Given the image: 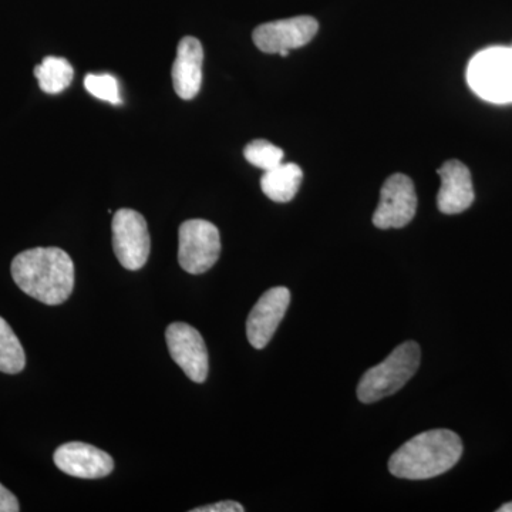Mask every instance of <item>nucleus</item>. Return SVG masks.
Listing matches in <instances>:
<instances>
[{
  "label": "nucleus",
  "instance_id": "4",
  "mask_svg": "<svg viewBox=\"0 0 512 512\" xmlns=\"http://www.w3.org/2000/svg\"><path fill=\"white\" fill-rule=\"evenodd\" d=\"M467 82L471 90L485 101L512 103L511 47H487L478 52L468 64Z\"/></svg>",
  "mask_w": 512,
  "mask_h": 512
},
{
  "label": "nucleus",
  "instance_id": "17",
  "mask_svg": "<svg viewBox=\"0 0 512 512\" xmlns=\"http://www.w3.org/2000/svg\"><path fill=\"white\" fill-rule=\"evenodd\" d=\"M244 156L248 163L269 171L284 163V150L269 143L268 140H255L249 143L244 150Z\"/></svg>",
  "mask_w": 512,
  "mask_h": 512
},
{
  "label": "nucleus",
  "instance_id": "8",
  "mask_svg": "<svg viewBox=\"0 0 512 512\" xmlns=\"http://www.w3.org/2000/svg\"><path fill=\"white\" fill-rule=\"evenodd\" d=\"M168 352L174 362L195 383L207 380L210 362L204 339L197 329L183 322L171 323L165 330Z\"/></svg>",
  "mask_w": 512,
  "mask_h": 512
},
{
  "label": "nucleus",
  "instance_id": "3",
  "mask_svg": "<svg viewBox=\"0 0 512 512\" xmlns=\"http://www.w3.org/2000/svg\"><path fill=\"white\" fill-rule=\"evenodd\" d=\"M421 362L420 346L416 342H404L397 346L380 365L367 370L359 386L357 397L365 404L379 402L384 397L392 396L409 382Z\"/></svg>",
  "mask_w": 512,
  "mask_h": 512
},
{
  "label": "nucleus",
  "instance_id": "10",
  "mask_svg": "<svg viewBox=\"0 0 512 512\" xmlns=\"http://www.w3.org/2000/svg\"><path fill=\"white\" fill-rule=\"evenodd\" d=\"M291 303V292L284 286L269 289L259 298L247 320V336L255 349H264L274 338Z\"/></svg>",
  "mask_w": 512,
  "mask_h": 512
},
{
  "label": "nucleus",
  "instance_id": "13",
  "mask_svg": "<svg viewBox=\"0 0 512 512\" xmlns=\"http://www.w3.org/2000/svg\"><path fill=\"white\" fill-rule=\"evenodd\" d=\"M204 49L200 40L187 36L181 40L173 64L175 93L183 100H191L200 93L202 86Z\"/></svg>",
  "mask_w": 512,
  "mask_h": 512
},
{
  "label": "nucleus",
  "instance_id": "12",
  "mask_svg": "<svg viewBox=\"0 0 512 512\" xmlns=\"http://www.w3.org/2000/svg\"><path fill=\"white\" fill-rule=\"evenodd\" d=\"M441 187L437 205L443 214L454 215L467 211L473 205L474 188L470 170L458 160H450L439 168Z\"/></svg>",
  "mask_w": 512,
  "mask_h": 512
},
{
  "label": "nucleus",
  "instance_id": "9",
  "mask_svg": "<svg viewBox=\"0 0 512 512\" xmlns=\"http://www.w3.org/2000/svg\"><path fill=\"white\" fill-rule=\"evenodd\" d=\"M319 30L318 20L312 16L276 20L264 23L254 30V43L261 52L279 55L308 45Z\"/></svg>",
  "mask_w": 512,
  "mask_h": 512
},
{
  "label": "nucleus",
  "instance_id": "21",
  "mask_svg": "<svg viewBox=\"0 0 512 512\" xmlns=\"http://www.w3.org/2000/svg\"><path fill=\"white\" fill-rule=\"evenodd\" d=\"M498 512H512V503L504 504L503 507L498 508Z\"/></svg>",
  "mask_w": 512,
  "mask_h": 512
},
{
  "label": "nucleus",
  "instance_id": "18",
  "mask_svg": "<svg viewBox=\"0 0 512 512\" xmlns=\"http://www.w3.org/2000/svg\"><path fill=\"white\" fill-rule=\"evenodd\" d=\"M84 87L92 96L114 104V106L123 103L119 82L111 74H87L86 79H84Z\"/></svg>",
  "mask_w": 512,
  "mask_h": 512
},
{
  "label": "nucleus",
  "instance_id": "19",
  "mask_svg": "<svg viewBox=\"0 0 512 512\" xmlns=\"http://www.w3.org/2000/svg\"><path fill=\"white\" fill-rule=\"evenodd\" d=\"M192 512H244V507L235 501H221V503L205 505V507L194 508Z\"/></svg>",
  "mask_w": 512,
  "mask_h": 512
},
{
  "label": "nucleus",
  "instance_id": "16",
  "mask_svg": "<svg viewBox=\"0 0 512 512\" xmlns=\"http://www.w3.org/2000/svg\"><path fill=\"white\" fill-rule=\"evenodd\" d=\"M26 366L25 350L8 322L0 316V372L16 375Z\"/></svg>",
  "mask_w": 512,
  "mask_h": 512
},
{
  "label": "nucleus",
  "instance_id": "2",
  "mask_svg": "<svg viewBox=\"0 0 512 512\" xmlns=\"http://www.w3.org/2000/svg\"><path fill=\"white\" fill-rule=\"evenodd\" d=\"M463 456V443L454 431H424L394 451L389 470L403 480H429L451 470Z\"/></svg>",
  "mask_w": 512,
  "mask_h": 512
},
{
  "label": "nucleus",
  "instance_id": "14",
  "mask_svg": "<svg viewBox=\"0 0 512 512\" xmlns=\"http://www.w3.org/2000/svg\"><path fill=\"white\" fill-rule=\"evenodd\" d=\"M303 173L296 164L282 163L272 170L265 171L261 178V188L269 200L275 202H289L298 194L301 187Z\"/></svg>",
  "mask_w": 512,
  "mask_h": 512
},
{
  "label": "nucleus",
  "instance_id": "15",
  "mask_svg": "<svg viewBox=\"0 0 512 512\" xmlns=\"http://www.w3.org/2000/svg\"><path fill=\"white\" fill-rule=\"evenodd\" d=\"M35 76L40 89L47 94L64 92L73 82L72 64L62 57L49 56L35 67Z\"/></svg>",
  "mask_w": 512,
  "mask_h": 512
},
{
  "label": "nucleus",
  "instance_id": "7",
  "mask_svg": "<svg viewBox=\"0 0 512 512\" xmlns=\"http://www.w3.org/2000/svg\"><path fill=\"white\" fill-rule=\"evenodd\" d=\"M417 211V194L407 175L394 174L387 178L380 191L373 224L379 229L403 228L413 221Z\"/></svg>",
  "mask_w": 512,
  "mask_h": 512
},
{
  "label": "nucleus",
  "instance_id": "22",
  "mask_svg": "<svg viewBox=\"0 0 512 512\" xmlns=\"http://www.w3.org/2000/svg\"><path fill=\"white\" fill-rule=\"evenodd\" d=\"M511 49H512V47H511Z\"/></svg>",
  "mask_w": 512,
  "mask_h": 512
},
{
  "label": "nucleus",
  "instance_id": "20",
  "mask_svg": "<svg viewBox=\"0 0 512 512\" xmlns=\"http://www.w3.org/2000/svg\"><path fill=\"white\" fill-rule=\"evenodd\" d=\"M18 511H20L18 498L15 494L10 493L8 488L0 484V512Z\"/></svg>",
  "mask_w": 512,
  "mask_h": 512
},
{
  "label": "nucleus",
  "instance_id": "11",
  "mask_svg": "<svg viewBox=\"0 0 512 512\" xmlns=\"http://www.w3.org/2000/svg\"><path fill=\"white\" fill-rule=\"evenodd\" d=\"M56 467L67 476L97 480L109 476L114 470L113 457L92 444L66 443L55 451Z\"/></svg>",
  "mask_w": 512,
  "mask_h": 512
},
{
  "label": "nucleus",
  "instance_id": "5",
  "mask_svg": "<svg viewBox=\"0 0 512 512\" xmlns=\"http://www.w3.org/2000/svg\"><path fill=\"white\" fill-rule=\"evenodd\" d=\"M221 254L220 231L210 221L188 220L178 231V262L185 272L201 275L217 264Z\"/></svg>",
  "mask_w": 512,
  "mask_h": 512
},
{
  "label": "nucleus",
  "instance_id": "1",
  "mask_svg": "<svg viewBox=\"0 0 512 512\" xmlns=\"http://www.w3.org/2000/svg\"><path fill=\"white\" fill-rule=\"evenodd\" d=\"M10 271L15 284L26 295L45 305H60L72 295L74 264L63 249L33 248L20 252Z\"/></svg>",
  "mask_w": 512,
  "mask_h": 512
},
{
  "label": "nucleus",
  "instance_id": "6",
  "mask_svg": "<svg viewBox=\"0 0 512 512\" xmlns=\"http://www.w3.org/2000/svg\"><path fill=\"white\" fill-rule=\"evenodd\" d=\"M113 248L117 259L128 271H138L147 264L150 255V234L140 212L123 208L114 214Z\"/></svg>",
  "mask_w": 512,
  "mask_h": 512
}]
</instances>
